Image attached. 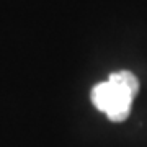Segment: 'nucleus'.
Instances as JSON below:
<instances>
[{
	"label": "nucleus",
	"instance_id": "f257e3e1",
	"mask_svg": "<svg viewBox=\"0 0 147 147\" xmlns=\"http://www.w3.org/2000/svg\"><path fill=\"white\" fill-rule=\"evenodd\" d=\"M139 93V80L131 70H118L92 88V103L113 123L126 121Z\"/></svg>",
	"mask_w": 147,
	"mask_h": 147
}]
</instances>
